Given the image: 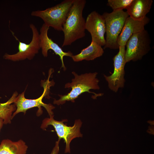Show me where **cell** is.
Here are the masks:
<instances>
[{"label": "cell", "instance_id": "1", "mask_svg": "<svg viewBox=\"0 0 154 154\" xmlns=\"http://www.w3.org/2000/svg\"><path fill=\"white\" fill-rule=\"evenodd\" d=\"M85 0H74L63 25L64 39L62 46L70 45L85 35L86 21L83 16Z\"/></svg>", "mask_w": 154, "mask_h": 154}, {"label": "cell", "instance_id": "2", "mask_svg": "<svg viewBox=\"0 0 154 154\" xmlns=\"http://www.w3.org/2000/svg\"><path fill=\"white\" fill-rule=\"evenodd\" d=\"M72 73L74 77L72 80L71 83H68L65 86V88H71L72 90L67 94L60 95V99L54 100L53 103L59 105L64 104L66 101H71L72 102L82 94L87 92L94 94L96 98L103 95V94H97L90 91V89L99 90L100 87L98 85L99 80L97 78V72H90L78 75L75 72Z\"/></svg>", "mask_w": 154, "mask_h": 154}, {"label": "cell", "instance_id": "3", "mask_svg": "<svg viewBox=\"0 0 154 154\" xmlns=\"http://www.w3.org/2000/svg\"><path fill=\"white\" fill-rule=\"evenodd\" d=\"M74 0H64L44 10L33 11L31 16L39 17L46 26L58 31H62L63 25L72 7Z\"/></svg>", "mask_w": 154, "mask_h": 154}, {"label": "cell", "instance_id": "4", "mask_svg": "<svg viewBox=\"0 0 154 154\" xmlns=\"http://www.w3.org/2000/svg\"><path fill=\"white\" fill-rule=\"evenodd\" d=\"M105 21L106 37L104 48L119 49L117 42L120 34L127 18L129 17L127 12L123 10L104 12L102 15Z\"/></svg>", "mask_w": 154, "mask_h": 154}, {"label": "cell", "instance_id": "5", "mask_svg": "<svg viewBox=\"0 0 154 154\" xmlns=\"http://www.w3.org/2000/svg\"><path fill=\"white\" fill-rule=\"evenodd\" d=\"M66 121H67L66 119L61 121L56 120L54 119L53 115L49 118L44 119L40 126V128L43 130H45L48 125H51L54 127L58 139H63L66 143L65 153H70V144L73 139L82 136L80 132L82 123L80 119L76 120L72 126H67L63 122Z\"/></svg>", "mask_w": 154, "mask_h": 154}, {"label": "cell", "instance_id": "6", "mask_svg": "<svg viewBox=\"0 0 154 154\" xmlns=\"http://www.w3.org/2000/svg\"><path fill=\"white\" fill-rule=\"evenodd\" d=\"M151 40L145 29L133 34L127 41L125 57L126 63L141 59L151 49Z\"/></svg>", "mask_w": 154, "mask_h": 154}, {"label": "cell", "instance_id": "7", "mask_svg": "<svg viewBox=\"0 0 154 154\" xmlns=\"http://www.w3.org/2000/svg\"><path fill=\"white\" fill-rule=\"evenodd\" d=\"M29 27L32 32L31 41L29 44H26L20 41L15 35L14 33L11 30L12 35L19 42L18 52L15 54H5L4 59L13 61H17L26 59L31 60L37 54L40 49L39 33L34 25L31 23Z\"/></svg>", "mask_w": 154, "mask_h": 154}, {"label": "cell", "instance_id": "8", "mask_svg": "<svg viewBox=\"0 0 154 154\" xmlns=\"http://www.w3.org/2000/svg\"><path fill=\"white\" fill-rule=\"evenodd\" d=\"M49 82H47L46 85L44 86V90L41 96L38 98L35 99H29L26 98L25 97V92L17 96L15 99L13 103L16 107V110L12 114V119L15 116L19 113L23 112L25 114L28 109L34 107L38 108L37 115L38 116L42 113L41 106L45 108L50 116L53 115L52 110L55 107L50 104H47L42 101L43 97L48 93Z\"/></svg>", "mask_w": 154, "mask_h": 154}, {"label": "cell", "instance_id": "9", "mask_svg": "<svg viewBox=\"0 0 154 154\" xmlns=\"http://www.w3.org/2000/svg\"><path fill=\"white\" fill-rule=\"evenodd\" d=\"M125 47L119 46L118 52L113 58V72L109 76L104 75L109 88L116 93L119 88L124 87L125 82L124 67L126 62L125 57Z\"/></svg>", "mask_w": 154, "mask_h": 154}, {"label": "cell", "instance_id": "10", "mask_svg": "<svg viewBox=\"0 0 154 154\" xmlns=\"http://www.w3.org/2000/svg\"><path fill=\"white\" fill-rule=\"evenodd\" d=\"M86 30L90 33L92 41L100 45L104 46L106 26L104 19L96 11L90 13L86 20Z\"/></svg>", "mask_w": 154, "mask_h": 154}, {"label": "cell", "instance_id": "11", "mask_svg": "<svg viewBox=\"0 0 154 154\" xmlns=\"http://www.w3.org/2000/svg\"><path fill=\"white\" fill-rule=\"evenodd\" d=\"M49 28L44 23L40 29L39 38L42 54L44 57H46L48 56V50L50 49L52 50L56 54L60 56L62 63L61 68L62 67L65 70L66 68L64 64L63 57L64 56L71 57L73 55V54L70 51L64 52L57 44L48 37V32Z\"/></svg>", "mask_w": 154, "mask_h": 154}, {"label": "cell", "instance_id": "12", "mask_svg": "<svg viewBox=\"0 0 154 154\" xmlns=\"http://www.w3.org/2000/svg\"><path fill=\"white\" fill-rule=\"evenodd\" d=\"M149 19L146 17L141 20H134L129 16L126 19L122 30L119 35L117 42L119 46H125L126 43L133 34L142 31L149 22Z\"/></svg>", "mask_w": 154, "mask_h": 154}, {"label": "cell", "instance_id": "13", "mask_svg": "<svg viewBox=\"0 0 154 154\" xmlns=\"http://www.w3.org/2000/svg\"><path fill=\"white\" fill-rule=\"evenodd\" d=\"M153 2L152 0H133L126 8V12L133 19L142 20L149 12Z\"/></svg>", "mask_w": 154, "mask_h": 154}, {"label": "cell", "instance_id": "14", "mask_svg": "<svg viewBox=\"0 0 154 154\" xmlns=\"http://www.w3.org/2000/svg\"><path fill=\"white\" fill-rule=\"evenodd\" d=\"M104 53V50L102 46L92 41L90 44L83 49L80 53L75 55H73L71 57L75 62L83 60H92L101 56Z\"/></svg>", "mask_w": 154, "mask_h": 154}, {"label": "cell", "instance_id": "15", "mask_svg": "<svg viewBox=\"0 0 154 154\" xmlns=\"http://www.w3.org/2000/svg\"><path fill=\"white\" fill-rule=\"evenodd\" d=\"M28 148L25 143L21 139L13 141L5 139L0 144V154H26Z\"/></svg>", "mask_w": 154, "mask_h": 154}, {"label": "cell", "instance_id": "16", "mask_svg": "<svg viewBox=\"0 0 154 154\" xmlns=\"http://www.w3.org/2000/svg\"><path fill=\"white\" fill-rule=\"evenodd\" d=\"M17 96V93L15 92L11 98L6 102L0 104V118L3 119L4 124L11 123L13 112L16 109L13 103L15 98Z\"/></svg>", "mask_w": 154, "mask_h": 154}, {"label": "cell", "instance_id": "17", "mask_svg": "<svg viewBox=\"0 0 154 154\" xmlns=\"http://www.w3.org/2000/svg\"><path fill=\"white\" fill-rule=\"evenodd\" d=\"M133 0H108L107 5L110 7L113 11L123 10L129 6Z\"/></svg>", "mask_w": 154, "mask_h": 154}, {"label": "cell", "instance_id": "18", "mask_svg": "<svg viewBox=\"0 0 154 154\" xmlns=\"http://www.w3.org/2000/svg\"><path fill=\"white\" fill-rule=\"evenodd\" d=\"M60 139L58 140L56 142L55 145L53 147L50 154H58L59 151V143Z\"/></svg>", "mask_w": 154, "mask_h": 154}, {"label": "cell", "instance_id": "19", "mask_svg": "<svg viewBox=\"0 0 154 154\" xmlns=\"http://www.w3.org/2000/svg\"><path fill=\"white\" fill-rule=\"evenodd\" d=\"M3 124H4V123L3 120L2 118H0V131Z\"/></svg>", "mask_w": 154, "mask_h": 154}]
</instances>
